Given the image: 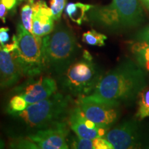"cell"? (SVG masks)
I'll return each instance as SVG.
<instances>
[{
	"label": "cell",
	"mask_w": 149,
	"mask_h": 149,
	"mask_svg": "<svg viewBox=\"0 0 149 149\" xmlns=\"http://www.w3.org/2000/svg\"><path fill=\"white\" fill-rule=\"evenodd\" d=\"M93 6V5L80 2H70L66 5L65 12L70 19L77 25H81L86 20H88L87 14Z\"/></svg>",
	"instance_id": "obj_14"
},
{
	"label": "cell",
	"mask_w": 149,
	"mask_h": 149,
	"mask_svg": "<svg viewBox=\"0 0 149 149\" xmlns=\"http://www.w3.org/2000/svg\"><path fill=\"white\" fill-rule=\"evenodd\" d=\"M95 149H113L112 145L104 137L93 139Z\"/></svg>",
	"instance_id": "obj_23"
},
{
	"label": "cell",
	"mask_w": 149,
	"mask_h": 149,
	"mask_svg": "<svg viewBox=\"0 0 149 149\" xmlns=\"http://www.w3.org/2000/svg\"><path fill=\"white\" fill-rule=\"evenodd\" d=\"M22 76L13 52L7 53L0 45V91L13 86Z\"/></svg>",
	"instance_id": "obj_11"
},
{
	"label": "cell",
	"mask_w": 149,
	"mask_h": 149,
	"mask_svg": "<svg viewBox=\"0 0 149 149\" xmlns=\"http://www.w3.org/2000/svg\"><path fill=\"white\" fill-rule=\"evenodd\" d=\"M107 40V35L99 33L94 29L87 31L82 35V42L90 46H104Z\"/></svg>",
	"instance_id": "obj_18"
},
{
	"label": "cell",
	"mask_w": 149,
	"mask_h": 149,
	"mask_svg": "<svg viewBox=\"0 0 149 149\" xmlns=\"http://www.w3.org/2000/svg\"><path fill=\"white\" fill-rule=\"evenodd\" d=\"M139 1L144 6V7L149 10V0H139Z\"/></svg>",
	"instance_id": "obj_29"
},
{
	"label": "cell",
	"mask_w": 149,
	"mask_h": 149,
	"mask_svg": "<svg viewBox=\"0 0 149 149\" xmlns=\"http://www.w3.org/2000/svg\"><path fill=\"white\" fill-rule=\"evenodd\" d=\"M132 53L137 64L144 70L149 71V43L137 41L132 46Z\"/></svg>",
	"instance_id": "obj_15"
},
{
	"label": "cell",
	"mask_w": 149,
	"mask_h": 149,
	"mask_svg": "<svg viewBox=\"0 0 149 149\" xmlns=\"http://www.w3.org/2000/svg\"><path fill=\"white\" fill-rule=\"evenodd\" d=\"M147 86L145 70L126 60L102 76L91 95L108 103L121 106L132 102Z\"/></svg>",
	"instance_id": "obj_1"
},
{
	"label": "cell",
	"mask_w": 149,
	"mask_h": 149,
	"mask_svg": "<svg viewBox=\"0 0 149 149\" xmlns=\"http://www.w3.org/2000/svg\"><path fill=\"white\" fill-rule=\"evenodd\" d=\"M70 126L68 120L56 123L49 127L30 134L28 138L41 149H67L69 148L68 139Z\"/></svg>",
	"instance_id": "obj_9"
},
{
	"label": "cell",
	"mask_w": 149,
	"mask_h": 149,
	"mask_svg": "<svg viewBox=\"0 0 149 149\" xmlns=\"http://www.w3.org/2000/svg\"><path fill=\"white\" fill-rule=\"evenodd\" d=\"M8 10H12L15 8L19 0H1Z\"/></svg>",
	"instance_id": "obj_27"
},
{
	"label": "cell",
	"mask_w": 149,
	"mask_h": 149,
	"mask_svg": "<svg viewBox=\"0 0 149 149\" xmlns=\"http://www.w3.org/2000/svg\"><path fill=\"white\" fill-rule=\"evenodd\" d=\"M43 53L46 72L59 77L74 60L80 51L73 31L60 22L53 31L42 38Z\"/></svg>",
	"instance_id": "obj_3"
},
{
	"label": "cell",
	"mask_w": 149,
	"mask_h": 149,
	"mask_svg": "<svg viewBox=\"0 0 149 149\" xmlns=\"http://www.w3.org/2000/svg\"><path fill=\"white\" fill-rule=\"evenodd\" d=\"M2 48L7 53H12V52H13L17 48V35H13L12 42L10 43H7L6 44L2 46Z\"/></svg>",
	"instance_id": "obj_26"
},
{
	"label": "cell",
	"mask_w": 149,
	"mask_h": 149,
	"mask_svg": "<svg viewBox=\"0 0 149 149\" xmlns=\"http://www.w3.org/2000/svg\"><path fill=\"white\" fill-rule=\"evenodd\" d=\"M21 20L24 29L33 34V10L31 3H27L22 7Z\"/></svg>",
	"instance_id": "obj_19"
},
{
	"label": "cell",
	"mask_w": 149,
	"mask_h": 149,
	"mask_svg": "<svg viewBox=\"0 0 149 149\" xmlns=\"http://www.w3.org/2000/svg\"><path fill=\"white\" fill-rule=\"evenodd\" d=\"M30 79L15 89L16 94L23 97L29 105L48 98L57 91V81L51 76Z\"/></svg>",
	"instance_id": "obj_10"
},
{
	"label": "cell",
	"mask_w": 149,
	"mask_h": 149,
	"mask_svg": "<svg viewBox=\"0 0 149 149\" xmlns=\"http://www.w3.org/2000/svg\"><path fill=\"white\" fill-rule=\"evenodd\" d=\"M86 117L80 108L77 105L70 110L68 116V122L70 129L79 137L93 139L97 137H104L108 129L100 127L97 129L89 128L86 123Z\"/></svg>",
	"instance_id": "obj_12"
},
{
	"label": "cell",
	"mask_w": 149,
	"mask_h": 149,
	"mask_svg": "<svg viewBox=\"0 0 149 149\" xmlns=\"http://www.w3.org/2000/svg\"><path fill=\"white\" fill-rule=\"evenodd\" d=\"M102 75L91 54L84 51L81 58L74 60L58 77V81L63 92L78 98L91 95Z\"/></svg>",
	"instance_id": "obj_5"
},
{
	"label": "cell",
	"mask_w": 149,
	"mask_h": 149,
	"mask_svg": "<svg viewBox=\"0 0 149 149\" xmlns=\"http://www.w3.org/2000/svg\"><path fill=\"white\" fill-rule=\"evenodd\" d=\"M7 14H8V9L0 0V19L2 21L3 23H6V17Z\"/></svg>",
	"instance_id": "obj_28"
},
{
	"label": "cell",
	"mask_w": 149,
	"mask_h": 149,
	"mask_svg": "<svg viewBox=\"0 0 149 149\" xmlns=\"http://www.w3.org/2000/svg\"><path fill=\"white\" fill-rule=\"evenodd\" d=\"M91 25L110 33L138 26L145 15L139 0H112L105 6H93L87 14Z\"/></svg>",
	"instance_id": "obj_2"
},
{
	"label": "cell",
	"mask_w": 149,
	"mask_h": 149,
	"mask_svg": "<svg viewBox=\"0 0 149 149\" xmlns=\"http://www.w3.org/2000/svg\"><path fill=\"white\" fill-rule=\"evenodd\" d=\"M29 106V104L19 94L15 95L10 98L7 107V112L8 114L15 116L23 111H24Z\"/></svg>",
	"instance_id": "obj_17"
},
{
	"label": "cell",
	"mask_w": 149,
	"mask_h": 149,
	"mask_svg": "<svg viewBox=\"0 0 149 149\" xmlns=\"http://www.w3.org/2000/svg\"><path fill=\"white\" fill-rule=\"evenodd\" d=\"M68 145L70 148L76 149H95L93 139H85L77 136L68 139Z\"/></svg>",
	"instance_id": "obj_20"
},
{
	"label": "cell",
	"mask_w": 149,
	"mask_h": 149,
	"mask_svg": "<svg viewBox=\"0 0 149 149\" xmlns=\"http://www.w3.org/2000/svg\"><path fill=\"white\" fill-rule=\"evenodd\" d=\"M10 29L8 27L0 28V45L3 46L10 40Z\"/></svg>",
	"instance_id": "obj_25"
},
{
	"label": "cell",
	"mask_w": 149,
	"mask_h": 149,
	"mask_svg": "<svg viewBox=\"0 0 149 149\" xmlns=\"http://www.w3.org/2000/svg\"><path fill=\"white\" fill-rule=\"evenodd\" d=\"M70 104L71 96L56 92L48 98L29 104L15 116L19 117L29 128L44 129L66 120L71 110Z\"/></svg>",
	"instance_id": "obj_4"
},
{
	"label": "cell",
	"mask_w": 149,
	"mask_h": 149,
	"mask_svg": "<svg viewBox=\"0 0 149 149\" xmlns=\"http://www.w3.org/2000/svg\"><path fill=\"white\" fill-rule=\"evenodd\" d=\"M137 111L136 112L135 118L143 120L149 117V88L146 86L139 93L137 97Z\"/></svg>",
	"instance_id": "obj_16"
},
{
	"label": "cell",
	"mask_w": 149,
	"mask_h": 149,
	"mask_svg": "<svg viewBox=\"0 0 149 149\" xmlns=\"http://www.w3.org/2000/svg\"><path fill=\"white\" fill-rule=\"evenodd\" d=\"M66 0H51L50 5L53 13L54 20L58 21L62 14L64 8L66 7Z\"/></svg>",
	"instance_id": "obj_22"
},
{
	"label": "cell",
	"mask_w": 149,
	"mask_h": 149,
	"mask_svg": "<svg viewBox=\"0 0 149 149\" xmlns=\"http://www.w3.org/2000/svg\"><path fill=\"white\" fill-rule=\"evenodd\" d=\"M76 102L85 117L100 127L109 130L120 118V106L102 101L91 95L79 97Z\"/></svg>",
	"instance_id": "obj_8"
},
{
	"label": "cell",
	"mask_w": 149,
	"mask_h": 149,
	"mask_svg": "<svg viewBox=\"0 0 149 149\" xmlns=\"http://www.w3.org/2000/svg\"><path fill=\"white\" fill-rule=\"evenodd\" d=\"M16 35L17 48L13 53L23 76L35 77L46 72L42 37L29 32L22 23L17 24Z\"/></svg>",
	"instance_id": "obj_6"
},
{
	"label": "cell",
	"mask_w": 149,
	"mask_h": 149,
	"mask_svg": "<svg viewBox=\"0 0 149 149\" xmlns=\"http://www.w3.org/2000/svg\"><path fill=\"white\" fill-rule=\"evenodd\" d=\"M54 27L53 15L44 13L40 10L33 11V35L43 37L50 34L53 31Z\"/></svg>",
	"instance_id": "obj_13"
},
{
	"label": "cell",
	"mask_w": 149,
	"mask_h": 149,
	"mask_svg": "<svg viewBox=\"0 0 149 149\" xmlns=\"http://www.w3.org/2000/svg\"><path fill=\"white\" fill-rule=\"evenodd\" d=\"M137 119L125 120L104 135L114 149L142 148L149 146V128Z\"/></svg>",
	"instance_id": "obj_7"
},
{
	"label": "cell",
	"mask_w": 149,
	"mask_h": 149,
	"mask_svg": "<svg viewBox=\"0 0 149 149\" xmlns=\"http://www.w3.org/2000/svg\"><path fill=\"white\" fill-rule=\"evenodd\" d=\"M10 146L13 148H27V149H38L39 147L35 143L26 138H13L10 141Z\"/></svg>",
	"instance_id": "obj_21"
},
{
	"label": "cell",
	"mask_w": 149,
	"mask_h": 149,
	"mask_svg": "<svg viewBox=\"0 0 149 149\" xmlns=\"http://www.w3.org/2000/svg\"><path fill=\"white\" fill-rule=\"evenodd\" d=\"M19 1H22V0H19Z\"/></svg>",
	"instance_id": "obj_32"
},
{
	"label": "cell",
	"mask_w": 149,
	"mask_h": 149,
	"mask_svg": "<svg viewBox=\"0 0 149 149\" xmlns=\"http://www.w3.org/2000/svg\"><path fill=\"white\" fill-rule=\"evenodd\" d=\"M5 147V142L3 139L0 138V148H3Z\"/></svg>",
	"instance_id": "obj_30"
},
{
	"label": "cell",
	"mask_w": 149,
	"mask_h": 149,
	"mask_svg": "<svg viewBox=\"0 0 149 149\" xmlns=\"http://www.w3.org/2000/svg\"><path fill=\"white\" fill-rule=\"evenodd\" d=\"M29 3H31V4H33V3H34V0H29Z\"/></svg>",
	"instance_id": "obj_31"
},
{
	"label": "cell",
	"mask_w": 149,
	"mask_h": 149,
	"mask_svg": "<svg viewBox=\"0 0 149 149\" xmlns=\"http://www.w3.org/2000/svg\"><path fill=\"white\" fill-rule=\"evenodd\" d=\"M135 39L139 42H146L149 43V24L141 29L135 35Z\"/></svg>",
	"instance_id": "obj_24"
}]
</instances>
